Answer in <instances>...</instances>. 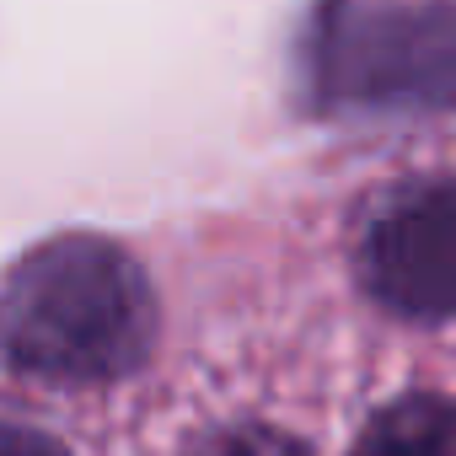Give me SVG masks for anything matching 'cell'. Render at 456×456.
Returning a JSON list of instances; mask_svg holds the SVG:
<instances>
[{"mask_svg":"<svg viewBox=\"0 0 456 456\" xmlns=\"http://www.w3.org/2000/svg\"><path fill=\"white\" fill-rule=\"evenodd\" d=\"M0 456H70V451L33 424H0Z\"/></svg>","mask_w":456,"mask_h":456,"instance_id":"obj_6","label":"cell"},{"mask_svg":"<svg viewBox=\"0 0 456 456\" xmlns=\"http://www.w3.org/2000/svg\"><path fill=\"white\" fill-rule=\"evenodd\" d=\"M354 456H456V397L408 392L387 403L360 429Z\"/></svg>","mask_w":456,"mask_h":456,"instance_id":"obj_4","label":"cell"},{"mask_svg":"<svg viewBox=\"0 0 456 456\" xmlns=\"http://www.w3.org/2000/svg\"><path fill=\"white\" fill-rule=\"evenodd\" d=\"M156 296L145 269L108 237H49L0 280V349L38 381L102 387L145 365Z\"/></svg>","mask_w":456,"mask_h":456,"instance_id":"obj_1","label":"cell"},{"mask_svg":"<svg viewBox=\"0 0 456 456\" xmlns=\"http://www.w3.org/2000/svg\"><path fill=\"white\" fill-rule=\"evenodd\" d=\"M188 456H312V451L269 424H225V429L204 435Z\"/></svg>","mask_w":456,"mask_h":456,"instance_id":"obj_5","label":"cell"},{"mask_svg":"<svg viewBox=\"0 0 456 456\" xmlns=\"http://www.w3.org/2000/svg\"><path fill=\"white\" fill-rule=\"evenodd\" d=\"M306 81L322 108L451 113L456 0H322L306 28Z\"/></svg>","mask_w":456,"mask_h":456,"instance_id":"obj_2","label":"cell"},{"mask_svg":"<svg viewBox=\"0 0 456 456\" xmlns=\"http://www.w3.org/2000/svg\"><path fill=\"white\" fill-rule=\"evenodd\" d=\"M354 264L387 312L413 322L456 317V177H424L381 199Z\"/></svg>","mask_w":456,"mask_h":456,"instance_id":"obj_3","label":"cell"}]
</instances>
